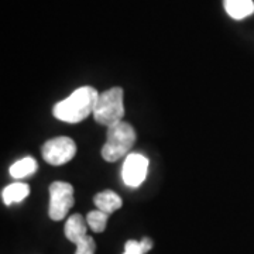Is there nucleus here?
Wrapping results in <instances>:
<instances>
[{
  "instance_id": "f8f14e48",
  "label": "nucleus",
  "mask_w": 254,
  "mask_h": 254,
  "mask_svg": "<svg viewBox=\"0 0 254 254\" xmlns=\"http://www.w3.org/2000/svg\"><path fill=\"white\" fill-rule=\"evenodd\" d=\"M109 213H105L99 209L96 210H91L86 216V222H88V226L91 227L95 233H102L106 225H108V219H109Z\"/></svg>"
},
{
  "instance_id": "f257e3e1",
  "label": "nucleus",
  "mask_w": 254,
  "mask_h": 254,
  "mask_svg": "<svg viewBox=\"0 0 254 254\" xmlns=\"http://www.w3.org/2000/svg\"><path fill=\"white\" fill-rule=\"evenodd\" d=\"M99 93L92 86H81L68 98L58 102L53 109L55 119L65 123H79L93 113Z\"/></svg>"
},
{
  "instance_id": "7ed1b4c3",
  "label": "nucleus",
  "mask_w": 254,
  "mask_h": 254,
  "mask_svg": "<svg viewBox=\"0 0 254 254\" xmlns=\"http://www.w3.org/2000/svg\"><path fill=\"white\" fill-rule=\"evenodd\" d=\"M92 115L93 119L103 126L110 127L119 122H123V116H125L123 89L115 86L100 93Z\"/></svg>"
},
{
  "instance_id": "9b49d317",
  "label": "nucleus",
  "mask_w": 254,
  "mask_h": 254,
  "mask_svg": "<svg viewBox=\"0 0 254 254\" xmlns=\"http://www.w3.org/2000/svg\"><path fill=\"white\" fill-rule=\"evenodd\" d=\"M37 171V161L33 157H24L21 160H18L16 163L10 167V175L14 180H21L30 177L31 174H34Z\"/></svg>"
},
{
  "instance_id": "ddd939ff",
  "label": "nucleus",
  "mask_w": 254,
  "mask_h": 254,
  "mask_svg": "<svg viewBox=\"0 0 254 254\" xmlns=\"http://www.w3.org/2000/svg\"><path fill=\"white\" fill-rule=\"evenodd\" d=\"M95 252H96V243L91 236H86L79 243H76L75 254H95Z\"/></svg>"
},
{
  "instance_id": "f03ea898",
  "label": "nucleus",
  "mask_w": 254,
  "mask_h": 254,
  "mask_svg": "<svg viewBox=\"0 0 254 254\" xmlns=\"http://www.w3.org/2000/svg\"><path fill=\"white\" fill-rule=\"evenodd\" d=\"M134 143L136 131L133 126L126 122H119L108 127L106 143L102 148V157L109 163H115L122 157H127Z\"/></svg>"
},
{
  "instance_id": "20e7f679",
  "label": "nucleus",
  "mask_w": 254,
  "mask_h": 254,
  "mask_svg": "<svg viewBox=\"0 0 254 254\" xmlns=\"http://www.w3.org/2000/svg\"><path fill=\"white\" fill-rule=\"evenodd\" d=\"M75 203L73 198V187L68 182L55 181L50 185V206H48V216L60 222L63 220L66 213L71 210Z\"/></svg>"
},
{
  "instance_id": "4468645a",
  "label": "nucleus",
  "mask_w": 254,
  "mask_h": 254,
  "mask_svg": "<svg viewBox=\"0 0 254 254\" xmlns=\"http://www.w3.org/2000/svg\"><path fill=\"white\" fill-rule=\"evenodd\" d=\"M123 254H145V252L141 247V243L137 240H128L125 245V252Z\"/></svg>"
},
{
  "instance_id": "39448f33",
  "label": "nucleus",
  "mask_w": 254,
  "mask_h": 254,
  "mask_svg": "<svg viewBox=\"0 0 254 254\" xmlns=\"http://www.w3.org/2000/svg\"><path fill=\"white\" fill-rule=\"evenodd\" d=\"M44 161L51 165H64L69 163L76 154V144L69 137H55L44 143L41 148Z\"/></svg>"
},
{
  "instance_id": "1a4fd4ad",
  "label": "nucleus",
  "mask_w": 254,
  "mask_h": 254,
  "mask_svg": "<svg viewBox=\"0 0 254 254\" xmlns=\"http://www.w3.org/2000/svg\"><path fill=\"white\" fill-rule=\"evenodd\" d=\"M223 6L227 14L235 20H243L254 13L253 0H223Z\"/></svg>"
},
{
  "instance_id": "9d476101",
  "label": "nucleus",
  "mask_w": 254,
  "mask_h": 254,
  "mask_svg": "<svg viewBox=\"0 0 254 254\" xmlns=\"http://www.w3.org/2000/svg\"><path fill=\"white\" fill-rule=\"evenodd\" d=\"M30 195V187L23 182H13L1 190V199L4 205H13L24 200Z\"/></svg>"
},
{
  "instance_id": "6e6552de",
  "label": "nucleus",
  "mask_w": 254,
  "mask_h": 254,
  "mask_svg": "<svg viewBox=\"0 0 254 254\" xmlns=\"http://www.w3.org/2000/svg\"><path fill=\"white\" fill-rule=\"evenodd\" d=\"M93 203L96 205V209H99L102 212L109 213L110 215V213H113L115 210H118V209L122 208L123 200H122V198L119 196L116 192L106 190H102V192L95 195Z\"/></svg>"
},
{
  "instance_id": "0eeeda50",
  "label": "nucleus",
  "mask_w": 254,
  "mask_h": 254,
  "mask_svg": "<svg viewBox=\"0 0 254 254\" xmlns=\"http://www.w3.org/2000/svg\"><path fill=\"white\" fill-rule=\"evenodd\" d=\"M64 232H65V237L76 245L82 239L88 236V222H85L83 216L79 213H73L66 220Z\"/></svg>"
},
{
  "instance_id": "423d86ee",
  "label": "nucleus",
  "mask_w": 254,
  "mask_h": 254,
  "mask_svg": "<svg viewBox=\"0 0 254 254\" xmlns=\"http://www.w3.org/2000/svg\"><path fill=\"white\" fill-rule=\"evenodd\" d=\"M148 171V160L147 157L138 153H131L126 157L123 168H122V178L127 187L137 188L144 182Z\"/></svg>"
}]
</instances>
